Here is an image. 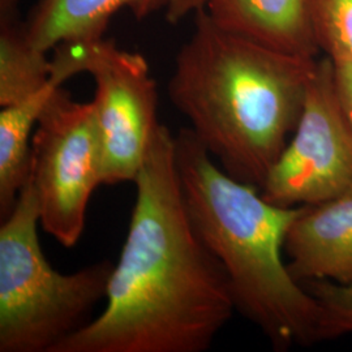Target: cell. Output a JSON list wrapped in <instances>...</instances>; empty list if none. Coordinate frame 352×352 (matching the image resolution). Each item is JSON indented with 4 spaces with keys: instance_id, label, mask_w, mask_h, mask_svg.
<instances>
[{
    "instance_id": "obj_1",
    "label": "cell",
    "mask_w": 352,
    "mask_h": 352,
    "mask_svg": "<svg viewBox=\"0 0 352 352\" xmlns=\"http://www.w3.org/2000/svg\"><path fill=\"white\" fill-rule=\"evenodd\" d=\"M126 241L100 316L52 352H202L236 311L226 273L190 222L175 135L160 124L136 176Z\"/></svg>"
},
{
    "instance_id": "obj_2",
    "label": "cell",
    "mask_w": 352,
    "mask_h": 352,
    "mask_svg": "<svg viewBox=\"0 0 352 352\" xmlns=\"http://www.w3.org/2000/svg\"><path fill=\"white\" fill-rule=\"evenodd\" d=\"M317 62L231 34L201 10L168 98L219 167L260 190L299 123Z\"/></svg>"
},
{
    "instance_id": "obj_3",
    "label": "cell",
    "mask_w": 352,
    "mask_h": 352,
    "mask_svg": "<svg viewBox=\"0 0 352 352\" xmlns=\"http://www.w3.org/2000/svg\"><path fill=\"white\" fill-rule=\"evenodd\" d=\"M175 154L190 222L222 265L236 311L276 351L318 342V304L283 260L287 231L302 206L274 205L231 177L189 128L177 131Z\"/></svg>"
},
{
    "instance_id": "obj_4",
    "label": "cell",
    "mask_w": 352,
    "mask_h": 352,
    "mask_svg": "<svg viewBox=\"0 0 352 352\" xmlns=\"http://www.w3.org/2000/svg\"><path fill=\"white\" fill-rule=\"evenodd\" d=\"M39 209L29 180L0 227V352H52L85 327L106 298L113 264L72 274L52 269L38 238Z\"/></svg>"
},
{
    "instance_id": "obj_5",
    "label": "cell",
    "mask_w": 352,
    "mask_h": 352,
    "mask_svg": "<svg viewBox=\"0 0 352 352\" xmlns=\"http://www.w3.org/2000/svg\"><path fill=\"white\" fill-rule=\"evenodd\" d=\"M101 135L94 102H77L62 87L39 115L32 136L29 183L39 223L65 248L78 243L94 189L102 186Z\"/></svg>"
},
{
    "instance_id": "obj_6",
    "label": "cell",
    "mask_w": 352,
    "mask_h": 352,
    "mask_svg": "<svg viewBox=\"0 0 352 352\" xmlns=\"http://www.w3.org/2000/svg\"><path fill=\"white\" fill-rule=\"evenodd\" d=\"M352 188V129L342 111L333 62H317L299 123L260 189L283 208L315 205Z\"/></svg>"
},
{
    "instance_id": "obj_7",
    "label": "cell",
    "mask_w": 352,
    "mask_h": 352,
    "mask_svg": "<svg viewBox=\"0 0 352 352\" xmlns=\"http://www.w3.org/2000/svg\"><path fill=\"white\" fill-rule=\"evenodd\" d=\"M85 72L96 82L102 184L135 182L161 124L149 64L139 52L102 38L89 42Z\"/></svg>"
},
{
    "instance_id": "obj_8",
    "label": "cell",
    "mask_w": 352,
    "mask_h": 352,
    "mask_svg": "<svg viewBox=\"0 0 352 352\" xmlns=\"http://www.w3.org/2000/svg\"><path fill=\"white\" fill-rule=\"evenodd\" d=\"M285 253L299 283H352V188L315 205L302 206L291 223Z\"/></svg>"
},
{
    "instance_id": "obj_9",
    "label": "cell",
    "mask_w": 352,
    "mask_h": 352,
    "mask_svg": "<svg viewBox=\"0 0 352 352\" xmlns=\"http://www.w3.org/2000/svg\"><path fill=\"white\" fill-rule=\"evenodd\" d=\"M205 11L228 33L286 55L316 59L312 0H209Z\"/></svg>"
},
{
    "instance_id": "obj_10",
    "label": "cell",
    "mask_w": 352,
    "mask_h": 352,
    "mask_svg": "<svg viewBox=\"0 0 352 352\" xmlns=\"http://www.w3.org/2000/svg\"><path fill=\"white\" fill-rule=\"evenodd\" d=\"M123 8L140 20L153 13L151 0H39L24 25L30 42L49 52L64 42L102 39L111 17Z\"/></svg>"
},
{
    "instance_id": "obj_11",
    "label": "cell",
    "mask_w": 352,
    "mask_h": 352,
    "mask_svg": "<svg viewBox=\"0 0 352 352\" xmlns=\"http://www.w3.org/2000/svg\"><path fill=\"white\" fill-rule=\"evenodd\" d=\"M63 77L51 74L49 84L25 101L1 107L0 113V217L14 208L30 174L33 128L52 93L63 85Z\"/></svg>"
},
{
    "instance_id": "obj_12",
    "label": "cell",
    "mask_w": 352,
    "mask_h": 352,
    "mask_svg": "<svg viewBox=\"0 0 352 352\" xmlns=\"http://www.w3.org/2000/svg\"><path fill=\"white\" fill-rule=\"evenodd\" d=\"M19 7L0 6V106L25 101L51 78V59L36 47L19 21Z\"/></svg>"
},
{
    "instance_id": "obj_13",
    "label": "cell",
    "mask_w": 352,
    "mask_h": 352,
    "mask_svg": "<svg viewBox=\"0 0 352 352\" xmlns=\"http://www.w3.org/2000/svg\"><path fill=\"white\" fill-rule=\"evenodd\" d=\"M320 50L334 63H352V0H312Z\"/></svg>"
},
{
    "instance_id": "obj_14",
    "label": "cell",
    "mask_w": 352,
    "mask_h": 352,
    "mask_svg": "<svg viewBox=\"0 0 352 352\" xmlns=\"http://www.w3.org/2000/svg\"><path fill=\"white\" fill-rule=\"evenodd\" d=\"M304 286L318 304V342L352 334V283L314 280Z\"/></svg>"
},
{
    "instance_id": "obj_15",
    "label": "cell",
    "mask_w": 352,
    "mask_h": 352,
    "mask_svg": "<svg viewBox=\"0 0 352 352\" xmlns=\"http://www.w3.org/2000/svg\"><path fill=\"white\" fill-rule=\"evenodd\" d=\"M208 3L209 0H151V11H162L170 24H177L189 14L205 10Z\"/></svg>"
},
{
    "instance_id": "obj_16",
    "label": "cell",
    "mask_w": 352,
    "mask_h": 352,
    "mask_svg": "<svg viewBox=\"0 0 352 352\" xmlns=\"http://www.w3.org/2000/svg\"><path fill=\"white\" fill-rule=\"evenodd\" d=\"M334 85L342 111L352 129V63H334Z\"/></svg>"
}]
</instances>
